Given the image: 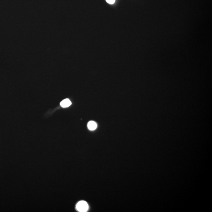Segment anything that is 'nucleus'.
<instances>
[{
  "label": "nucleus",
  "mask_w": 212,
  "mask_h": 212,
  "mask_svg": "<svg viewBox=\"0 0 212 212\" xmlns=\"http://www.w3.org/2000/svg\"><path fill=\"white\" fill-rule=\"evenodd\" d=\"M71 104L70 101L68 99H66L60 102V105L63 108H66L69 106Z\"/></svg>",
  "instance_id": "nucleus-2"
},
{
  "label": "nucleus",
  "mask_w": 212,
  "mask_h": 212,
  "mask_svg": "<svg viewBox=\"0 0 212 212\" xmlns=\"http://www.w3.org/2000/svg\"><path fill=\"white\" fill-rule=\"evenodd\" d=\"M88 127L90 130H94L97 128V125L96 122L94 121H90L88 124Z\"/></svg>",
  "instance_id": "nucleus-3"
},
{
  "label": "nucleus",
  "mask_w": 212,
  "mask_h": 212,
  "mask_svg": "<svg viewBox=\"0 0 212 212\" xmlns=\"http://www.w3.org/2000/svg\"><path fill=\"white\" fill-rule=\"evenodd\" d=\"M106 1L108 3L110 4V5H113V4L115 2V0H106Z\"/></svg>",
  "instance_id": "nucleus-4"
},
{
  "label": "nucleus",
  "mask_w": 212,
  "mask_h": 212,
  "mask_svg": "<svg viewBox=\"0 0 212 212\" xmlns=\"http://www.w3.org/2000/svg\"><path fill=\"white\" fill-rule=\"evenodd\" d=\"M76 209L79 212H86L88 210V205L85 201H80L77 204Z\"/></svg>",
  "instance_id": "nucleus-1"
}]
</instances>
